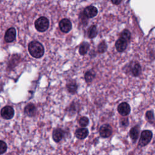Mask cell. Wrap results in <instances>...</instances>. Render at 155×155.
<instances>
[{
    "mask_svg": "<svg viewBox=\"0 0 155 155\" xmlns=\"http://www.w3.org/2000/svg\"><path fill=\"white\" fill-rule=\"evenodd\" d=\"M84 13L86 17L91 18L97 14V9L94 6H88L84 9Z\"/></svg>",
    "mask_w": 155,
    "mask_h": 155,
    "instance_id": "9c48e42d",
    "label": "cell"
},
{
    "mask_svg": "<svg viewBox=\"0 0 155 155\" xmlns=\"http://www.w3.org/2000/svg\"><path fill=\"white\" fill-rule=\"evenodd\" d=\"M120 38L124 39L125 41H126L127 42L128 41H129L130 40L131 38V33L130 32L129 30H124V31H122V33L120 35Z\"/></svg>",
    "mask_w": 155,
    "mask_h": 155,
    "instance_id": "d6986e66",
    "label": "cell"
},
{
    "mask_svg": "<svg viewBox=\"0 0 155 155\" xmlns=\"http://www.w3.org/2000/svg\"><path fill=\"white\" fill-rule=\"evenodd\" d=\"M89 46L90 45L87 42H84L83 44H82L79 47V53L81 55L85 54L89 49Z\"/></svg>",
    "mask_w": 155,
    "mask_h": 155,
    "instance_id": "e0dca14e",
    "label": "cell"
},
{
    "mask_svg": "<svg viewBox=\"0 0 155 155\" xmlns=\"http://www.w3.org/2000/svg\"><path fill=\"white\" fill-rule=\"evenodd\" d=\"M99 134L102 137L107 138L112 134V128L110 124H105L102 125L99 128Z\"/></svg>",
    "mask_w": 155,
    "mask_h": 155,
    "instance_id": "5b68a950",
    "label": "cell"
},
{
    "mask_svg": "<svg viewBox=\"0 0 155 155\" xmlns=\"http://www.w3.org/2000/svg\"><path fill=\"white\" fill-rule=\"evenodd\" d=\"M120 125L122 126H127L128 125V119L127 117H124V118H122L120 120Z\"/></svg>",
    "mask_w": 155,
    "mask_h": 155,
    "instance_id": "d4e9b609",
    "label": "cell"
},
{
    "mask_svg": "<svg viewBox=\"0 0 155 155\" xmlns=\"http://www.w3.org/2000/svg\"><path fill=\"white\" fill-rule=\"evenodd\" d=\"M153 137V133L148 130L142 131L140 134V137L139 141V145L140 147H145L148 145Z\"/></svg>",
    "mask_w": 155,
    "mask_h": 155,
    "instance_id": "3957f363",
    "label": "cell"
},
{
    "mask_svg": "<svg viewBox=\"0 0 155 155\" xmlns=\"http://www.w3.org/2000/svg\"><path fill=\"white\" fill-rule=\"evenodd\" d=\"M53 139L56 142H60L64 137L65 135V132L61 128L54 129L53 131Z\"/></svg>",
    "mask_w": 155,
    "mask_h": 155,
    "instance_id": "30bf717a",
    "label": "cell"
},
{
    "mask_svg": "<svg viewBox=\"0 0 155 155\" xmlns=\"http://www.w3.org/2000/svg\"><path fill=\"white\" fill-rule=\"evenodd\" d=\"M145 117L146 119L150 122V123H153L154 121V113L151 110L147 111L145 113Z\"/></svg>",
    "mask_w": 155,
    "mask_h": 155,
    "instance_id": "ffe728a7",
    "label": "cell"
},
{
    "mask_svg": "<svg viewBox=\"0 0 155 155\" xmlns=\"http://www.w3.org/2000/svg\"><path fill=\"white\" fill-rule=\"evenodd\" d=\"M94 77V74L91 71H87L85 74V78L87 82H90L92 81Z\"/></svg>",
    "mask_w": 155,
    "mask_h": 155,
    "instance_id": "7402d4cb",
    "label": "cell"
},
{
    "mask_svg": "<svg viewBox=\"0 0 155 155\" xmlns=\"http://www.w3.org/2000/svg\"><path fill=\"white\" fill-rule=\"evenodd\" d=\"M67 88L68 91L71 93V94H74L77 91V88H78V86L76 85V83L74 81H70L69 82L67 83Z\"/></svg>",
    "mask_w": 155,
    "mask_h": 155,
    "instance_id": "2e32d148",
    "label": "cell"
},
{
    "mask_svg": "<svg viewBox=\"0 0 155 155\" xmlns=\"http://www.w3.org/2000/svg\"><path fill=\"white\" fill-rule=\"evenodd\" d=\"M130 110L131 108L130 105L125 102L120 103L117 107L118 113L123 116H127L130 113Z\"/></svg>",
    "mask_w": 155,
    "mask_h": 155,
    "instance_id": "ba28073f",
    "label": "cell"
},
{
    "mask_svg": "<svg viewBox=\"0 0 155 155\" xmlns=\"http://www.w3.org/2000/svg\"><path fill=\"white\" fill-rule=\"evenodd\" d=\"M2 88V86H1V85L0 84V90H1V89Z\"/></svg>",
    "mask_w": 155,
    "mask_h": 155,
    "instance_id": "4316f807",
    "label": "cell"
},
{
    "mask_svg": "<svg viewBox=\"0 0 155 155\" xmlns=\"http://www.w3.org/2000/svg\"><path fill=\"white\" fill-rule=\"evenodd\" d=\"M107 47L106 43L104 41H103L101 43H100V44L98 46V51L99 53H103L106 50Z\"/></svg>",
    "mask_w": 155,
    "mask_h": 155,
    "instance_id": "cb8c5ba5",
    "label": "cell"
},
{
    "mask_svg": "<svg viewBox=\"0 0 155 155\" xmlns=\"http://www.w3.org/2000/svg\"><path fill=\"white\" fill-rule=\"evenodd\" d=\"M25 113L28 115V116H33L34 114L36 112V108L35 106L33 104H28L25 109H24Z\"/></svg>",
    "mask_w": 155,
    "mask_h": 155,
    "instance_id": "9a60e30c",
    "label": "cell"
},
{
    "mask_svg": "<svg viewBox=\"0 0 155 155\" xmlns=\"http://www.w3.org/2000/svg\"><path fill=\"white\" fill-rule=\"evenodd\" d=\"M115 46L118 51L122 52L126 49V48L127 47V42L126 41H125L124 39L120 38L116 42Z\"/></svg>",
    "mask_w": 155,
    "mask_h": 155,
    "instance_id": "8fae6325",
    "label": "cell"
},
{
    "mask_svg": "<svg viewBox=\"0 0 155 155\" xmlns=\"http://www.w3.org/2000/svg\"><path fill=\"white\" fill-rule=\"evenodd\" d=\"M14 109L12 107L7 105L1 110V116L5 119H10L14 116Z\"/></svg>",
    "mask_w": 155,
    "mask_h": 155,
    "instance_id": "277c9868",
    "label": "cell"
},
{
    "mask_svg": "<svg viewBox=\"0 0 155 155\" xmlns=\"http://www.w3.org/2000/svg\"><path fill=\"white\" fill-rule=\"evenodd\" d=\"M7 148V144L3 140H0V154L4 153Z\"/></svg>",
    "mask_w": 155,
    "mask_h": 155,
    "instance_id": "603a6c76",
    "label": "cell"
},
{
    "mask_svg": "<svg viewBox=\"0 0 155 155\" xmlns=\"http://www.w3.org/2000/svg\"><path fill=\"white\" fill-rule=\"evenodd\" d=\"M28 50L30 55L35 58H41L44 53L42 44L38 41H33L28 44Z\"/></svg>",
    "mask_w": 155,
    "mask_h": 155,
    "instance_id": "6da1fadb",
    "label": "cell"
},
{
    "mask_svg": "<svg viewBox=\"0 0 155 155\" xmlns=\"http://www.w3.org/2000/svg\"><path fill=\"white\" fill-rule=\"evenodd\" d=\"M79 125L82 127H85L89 124V119L86 116H82L79 120Z\"/></svg>",
    "mask_w": 155,
    "mask_h": 155,
    "instance_id": "44dd1931",
    "label": "cell"
},
{
    "mask_svg": "<svg viewBox=\"0 0 155 155\" xmlns=\"http://www.w3.org/2000/svg\"><path fill=\"white\" fill-rule=\"evenodd\" d=\"M88 134V131L85 128H78L75 131V136L79 139H84L87 137Z\"/></svg>",
    "mask_w": 155,
    "mask_h": 155,
    "instance_id": "7c38bea8",
    "label": "cell"
},
{
    "mask_svg": "<svg viewBox=\"0 0 155 155\" xmlns=\"http://www.w3.org/2000/svg\"><path fill=\"white\" fill-rule=\"evenodd\" d=\"M60 30L64 33H68L71 29V22L68 19L64 18L60 21L59 23Z\"/></svg>",
    "mask_w": 155,
    "mask_h": 155,
    "instance_id": "52a82bcc",
    "label": "cell"
},
{
    "mask_svg": "<svg viewBox=\"0 0 155 155\" xmlns=\"http://www.w3.org/2000/svg\"><path fill=\"white\" fill-rule=\"evenodd\" d=\"M35 27L38 31H45L49 27V21L46 17L41 16L35 21Z\"/></svg>",
    "mask_w": 155,
    "mask_h": 155,
    "instance_id": "7a4b0ae2",
    "label": "cell"
},
{
    "mask_svg": "<svg viewBox=\"0 0 155 155\" xmlns=\"http://www.w3.org/2000/svg\"><path fill=\"white\" fill-rule=\"evenodd\" d=\"M97 33V30L95 25H91L88 30V35L90 38H94Z\"/></svg>",
    "mask_w": 155,
    "mask_h": 155,
    "instance_id": "ac0fdd59",
    "label": "cell"
},
{
    "mask_svg": "<svg viewBox=\"0 0 155 155\" xmlns=\"http://www.w3.org/2000/svg\"><path fill=\"white\" fill-rule=\"evenodd\" d=\"M111 1L113 2V4H114L115 5H117V4H120L122 1V0H111Z\"/></svg>",
    "mask_w": 155,
    "mask_h": 155,
    "instance_id": "484cf974",
    "label": "cell"
},
{
    "mask_svg": "<svg viewBox=\"0 0 155 155\" xmlns=\"http://www.w3.org/2000/svg\"><path fill=\"white\" fill-rule=\"evenodd\" d=\"M131 71L133 75L139 76L141 72V67L138 63H134L131 67Z\"/></svg>",
    "mask_w": 155,
    "mask_h": 155,
    "instance_id": "5bb4252c",
    "label": "cell"
},
{
    "mask_svg": "<svg viewBox=\"0 0 155 155\" xmlns=\"http://www.w3.org/2000/svg\"><path fill=\"white\" fill-rule=\"evenodd\" d=\"M16 31L14 27H10L7 30L4 35V40L6 42L10 43L15 41L16 38Z\"/></svg>",
    "mask_w": 155,
    "mask_h": 155,
    "instance_id": "8992f818",
    "label": "cell"
},
{
    "mask_svg": "<svg viewBox=\"0 0 155 155\" xmlns=\"http://www.w3.org/2000/svg\"><path fill=\"white\" fill-rule=\"evenodd\" d=\"M139 134V130L137 126H136L134 127H133L130 130V136L133 140V142L134 143L136 142V140L138 139Z\"/></svg>",
    "mask_w": 155,
    "mask_h": 155,
    "instance_id": "4fadbf2b",
    "label": "cell"
}]
</instances>
